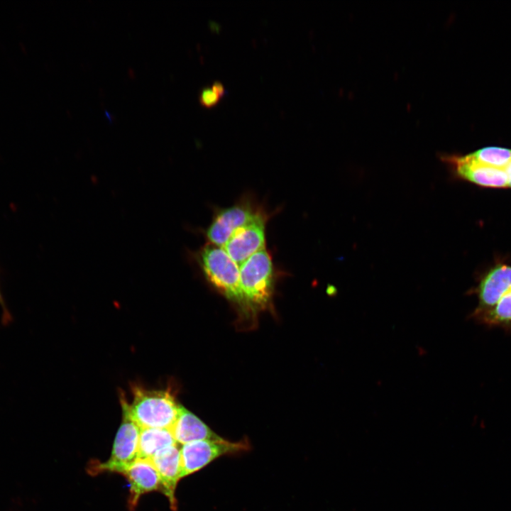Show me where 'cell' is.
<instances>
[{
    "label": "cell",
    "instance_id": "cell-1",
    "mask_svg": "<svg viewBox=\"0 0 511 511\" xmlns=\"http://www.w3.org/2000/svg\"><path fill=\"white\" fill-rule=\"evenodd\" d=\"M133 399L128 411L141 429H170L175 423L180 405L167 390H150L138 385L132 387Z\"/></svg>",
    "mask_w": 511,
    "mask_h": 511
},
{
    "label": "cell",
    "instance_id": "cell-2",
    "mask_svg": "<svg viewBox=\"0 0 511 511\" xmlns=\"http://www.w3.org/2000/svg\"><path fill=\"white\" fill-rule=\"evenodd\" d=\"M195 259L207 279L227 298L246 307L241 291L239 265L223 248L212 244L202 248Z\"/></svg>",
    "mask_w": 511,
    "mask_h": 511
},
{
    "label": "cell",
    "instance_id": "cell-3",
    "mask_svg": "<svg viewBox=\"0 0 511 511\" xmlns=\"http://www.w3.org/2000/svg\"><path fill=\"white\" fill-rule=\"evenodd\" d=\"M241 291L246 307H265L272 297L273 266L270 254L261 250L239 265Z\"/></svg>",
    "mask_w": 511,
    "mask_h": 511
},
{
    "label": "cell",
    "instance_id": "cell-4",
    "mask_svg": "<svg viewBox=\"0 0 511 511\" xmlns=\"http://www.w3.org/2000/svg\"><path fill=\"white\" fill-rule=\"evenodd\" d=\"M121 397L122 421L114 441L111 456L106 462L92 466L91 472L118 473L138 458L141 428L130 415L128 402L123 397Z\"/></svg>",
    "mask_w": 511,
    "mask_h": 511
},
{
    "label": "cell",
    "instance_id": "cell-5",
    "mask_svg": "<svg viewBox=\"0 0 511 511\" xmlns=\"http://www.w3.org/2000/svg\"><path fill=\"white\" fill-rule=\"evenodd\" d=\"M250 448L248 442H231L222 438L200 440L182 445L180 449L181 478L194 473L217 458Z\"/></svg>",
    "mask_w": 511,
    "mask_h": 511
},
{
    "label": "cell",
    "instance_id": "cell-6",
    "mask_svg": "<svg viewBox=\"0 0 511 511\" xmlns=\"http://www.w3.org/2000/svg\"><path fill=\"white\" fill-rule=\"evenodd\" d=\"M265 219L262 213L237 229L222 247L238 265L254 253L265 249Z\"/></svg>",
    "mask_w": 511,
    "mask_h": 511
},
{
    "label": "cell",
    "instance_id": "cell-7",
    "mask_svg": "<svg viewBox=\"0 0 511 511\" xmlns=\"http://www.w3.org/2000/svg\"><path fill=\"white\" fill-rule=\"evenodd\" d=\"M260 212L248 204H238L220 210L206 231L211 244L223 247L238 228L255 219Z\"/></svg>",
    "mask_w": 511,
    "mask_h": 511
},
{
    "label": "cell",
    "instance_id": "cell-8",
    "mask_svg": "<svg viewBox=\"0 0 511 511\" xmlns=\"http://www.w3.org/2000/svg\"><path fill=\"white\" fill-rule=\"evenodd\" d=\"M511 291V266L498 265L480 280L474 292L478 305L471 313L475 319L493 308L500 299Z\"/></svg>",
    "mask_w": 511,
    "mask_h": 511
},
{
    "label": "cell",
    "instance_id": "cell-9",
    "mask_svg": "<svg viewBox=\"0 0 511 511\" xmlns=\"http://www.w3.org/2000/svg\"><path fill=\"white\" fill-rule=\"evenodd\" d=\"M118 473L130 483L128 507L131 511L135 510L142 495L161 488L158 472L149 459L137 458Z\"/></svg>",
    "mask_w": 511,
    "mask_h": 511
},
{
    "label": "cell",
    "instance_id": "cell-10",
    "mask_svg": "<svg viewBox=\"0 0 511 511\" xmlns=\"http://www.w3.org/2000/svg\"><path fill=\"white\" fill-rule=\"evenodd\" d=\"M150 461L158 472L160 487L170 501L171 509L177 511L175 490L181 479L180 449L175 444L162 449Z\"/></svg>",
    "mask_w": 511,
    "mask_h": 511
},
{
    "label": "cell",
    "instance_id": "cell-11",
    "mask_svg": "<svg viewBox=\"0 0 511 511\" xmlns=\"http://www.w3.org/2000/svg\"><path fill=\"white\" fill-rule=\"evenodd\" d=\"M457 175L461 178L487 187H507V178L504 169L479 165L466 160L464 156L449 157Z\"/></svg>",
    "mask_w": 511,
    "mask_h": 511
},
{
    "label": "cell",
    "instance_id": "cell-12",
    "mask_svg": "<svg viewBox=\"0 0 511 511\" xmlns=\"http://www.w3.org/2000/svg\"><path fill=\"white\" fill-rule=\"evenodd\" d=\"M170 430L176 443L182 445L196 441L221 438L181 405L177 419Z\"/></svg>",
    "mask_w": 511,
    "mask_h": 511
},
{
    "label": "cell",
    "instance_id": "cell-13",
    "mask_svg": "<svg viewBox=\"0 0 511 511\" xmlns=\"http://www.w3.org/2000/svg\"><path fill=\"white\" fill-rule=\"evenodd\" d=\"M177 444L169 429H141L138 458L150 460L159 451Z\"/></svg>",
    "mask_w": 511,
    "mask_h": 511
},
{
    "label": "cell",
    "instance_id": "cell-14",
    "mask_svg": "<svg viewBox=\"0 0 511 511\" xmlns=\"http://www.w3.org/2000/svg\"><path fill=\"white\" fill-rule=\"evenodd\" d=\"M483 324L511 331V291L490 309L475 318Z\"/></svg>",
    "mask_w": 511,
    "mask_h": 511
},
{
    "label": "cell",
    "instance_id": "cell-15",
    "mask_svg": "<svg viewBox=\"0 0 511 511\" xmlns=\"http://www.w3.org/2000/svg\"><path fill=\"white\" fill-rule=\"evenodd\" d=\"M464 158L479 165L504 169L511 160V150L499 147H487L465 155Z\"/></svg>",
    "mask_w": 511,
    "mask_h": 511
},
{
    "label": "cell",
    "instance_id": "cell-16",
    "mask_svg": "<svg viewBox=\"0 0 511 511\" xmlns=\"http://www.w3.org/2000/svg\"><path fill=\"white\" fill-rule=\"evenodd\" d=\"M221 99L211 87L203 88L199 94V101L202 106L206 108L216 106Z\"/></svg>",
    "mask_w": 511,
    "mask_h": 511
},
{
    "label": "cell",
    "instance_id": "cell-17",
    "mask_svg": "<svg viewBox=\"0 0 511 511\" xmlns=\"http://www.w3.org/2000/svg\"><path fill=\"white\" fill-rule=\"evenodd\" d=\"M211 88L221 98L226 94V91L224 87L219 82H214L212 84Z\"/></svg>",
    "mask_w": 511,
    "mask_h": 511
},
{
    "label": "cell",
    "instance_id": "cell-18",
    "mask_svg": "<svg viewBox=\"0 0 511 511\" xmlns=\"http://www.w3.org/2000/svg\"><path fill=\"white\" fill-rule=\"evenodd\" d=\"M507 178V187H511V160L509 162V163L506 165V167L504 168Z\"/></svg>",
    "mask_w": 511,
    "mask_h": 511
},
{
    "label": "cell",
    "instance_id": "cell-19",
    "mask_svg": "<svg viewBox=\"0 0 511 511\" xmlns=\"http://www.w3.org/2000/svg\"><path fill=\"white\" fill-rule=\"evenodd\" d=\"M0 304L1 305V307L4 310V317H5L6 322L7 319H9V312L6 309V307H5V304H4V299H3L1 292V290H0Z\"/></svg>",
    "mask_w": 511,
    "mask_h": 511
}]
</instances>
